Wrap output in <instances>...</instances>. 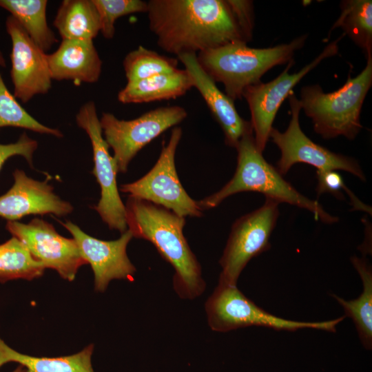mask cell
<instances>
[{
	"mask_svg": "<svg viewBox=\"0 0 372 372\" xmlns=\"http://www.w3.org/2000/svg\"><path fill=\"white\" fill-rule=\"evenodd\" d=\"M147 14L158 46L176 56L247 43L227 0H150Z\"/></svg>",
	"mask_w": 372,
	"mask_h": 372,
	"instance_id": "1",
	"label": "cell"
},
{
	"mask_svg": "<svg viewBox=\"0 0 372 372\" xmlns=\"http://www.w3.org/2000/svg\"><path fill=\"white\" fill-rule=\"evenodd\" d=\"M125 206L127 229L133 237L153 244L174 269L173 286L183 299L200 296L206 287L202 269L183 234L185 218L147 200L128 197Z\"/></svg>",
	"mask_w": 372,
	"mask_h": 372,
	"instance_id": "2",
	"label": "cell"
},
{
	"mask_svg": "<svg viewBox=\"0 0 372 372\" xmlns=\"http://www.w3.org/2000/svg\"><path fill=\"white\" fill-rule=\"evenodd\" d=\"M237 165L231 180L220 190L197 201L202 211L216 207L227 197L244 192L261 193L279 203H285L311 212L316 220L331 224L338 218L327 212L316 200L300 193L276 167L263 157L256 144L253 130L245 134L236 147Z\"/></svg>",
	"mask_w": 372,
	"mask_h": 372,
	"instance_id": "3",
	"label": "cell"
},
{
	"mask_svg": "<svg viewBox=\"0 0 372 372\" xmlns=\"http://www.w3.org/2000/svg\"><path fill=\"white\" fill-rule=\"evenodd\" d=\"M307 38L302 35L289 43L266 48H251L242 41H234L196 54L197 60L208 76L223 84L225 93L233 101L241 99L244 90L257 84L274 66L293 61L296 50Z\"/></svg>",
	"mask_w": 372,
	"mask_h": 372,
	"instance_id": "4",
	"label": "cell"
},
{
	"mask_svg": "<svg viewBox=\"0 0 372 372\" xmlns=\"http://www.w3.org/2000/svg\"><path fill=\"white\" fill-rule=\"evenodd\" d=\"M366 60L359 74L351 78L349 74L345 83L333 92H324L319 85L302 87L301 107L323 138L343 136L353 140L362 128L360 112L372 85V54Z\"/></svg>",
	"mask_w": 372,
	"mask_h": 372,
	"instance_id": "5",
	"label": "cell"
},
{
	"mask_svg": "<svg viewBox=\"0 0 372 372\" xmlns=\"http://www.w3.org/2000/svg\"><path fill=\"white\" fill-rule=\"evenodd\" d=\"M207 322L212 331L227 332L251 326L264 327L277 331H295L315 329L335 332L337 325L345 316L322 322L287 320L274 316L258 307L246 297L236 285L222 282L215 288L205 305Z\"/></svg>",
	"mask_w": 372,
	"mask_h": 372,
	"instance_id": "6",
	"label": "cell"
},
{
	"mask_svg": "<svg viewBox=\"0 0 372 372\" xmlns=\"http://www.w3.org/2000/svg\"><path fill=\"white\" fill-rule=\"evenodd\" d=\"M187 116L186 110L179 105L159 107L131 120L103 113L100 118L103 135L114 152L118 172L126 173L130 163L140 150Z\"/></svg>",
	"mask_w": 372,
	"mask_h": 372,
	"instance_id": "7",
	"label": "cell"
},
{
	"mask_svg": "<svg viewBox=\"0 0 372 372\" xmlns=\"http://www.w3.org/2000/svg\"><path fill=\"white\" fill-rule=\"evenodd\" d=\"M182 134L181 127H173L153 167L137 180L121 185L120 191L128 197L149 201L180 216L201 217L203 211L183 188L176 169L175 154Z\"/></svg>",
	"mask_w": 372,
	"mask_h": 372,
	"instance_id": "8",
	"label": "cell"
},
{
	"mask_svg": "<svg viewBox=\"0 0 372 372\" xmlns=\"http://www.w3.org/2000/svg\"><path fill=\"white\" fill-rule=\"evenodd\" d=\"M279 203L265 198L256 210L238 218L219 260L222 268L218 282L236 285L238 278L253 258L271 248L269 239L280 215Z\"/></svg>",
	"mask_w": 372,
	"mask_h": 372,
	"instance_id": "9",
	"label": "cell"
},
{
	"mask_svg": "<svg viewBox=\"0 0 372 372\" xmlns=\"http://www.w3.org/2000/svg\"><path fill=\"white\" fill-rule=\"evenodd\" d=\"M288 99L291 115L288 127L283 132L272 127L269 134V138L280 150L276 163L278 171L284 176L295 164L306 163L317 171L342 170L364 181V174L355 158L330 151L314 143L302 132L299 123L302 109L300 100L293 92Z\"/></svg>",
	"mask_w": 372,
	"mask_h": 372,
	"instance_id": "10",
	"label": "cell"
},
{
	"mask_svg": "<svg viewBox=\"0 0 372 372\" xmlns=\"http://www.w3.org/2000/svg\"><path fill=\"white\" fill-rule=\"evenodd\" d=\"M76 121L88 135L93 151L94 168L92 174L101 188V198L95 209L110 229L121 234L127 230L125 206L117 186L116 163L109 152L93 101L84 103L76 115Z\"/></svg>",
	"mask_w": 372,
	"mask_h": 372,
	"instance_id": "11",
	"label": "cell"
},
{
	"mask_svg": "<svg viewBox=\"0 0 372 372\" xmlns=\"http://www.w3.org/2000/svg\"><path fill=\"white\" fill-rule=\"evenodd\" d=\"M344 35L343 34L329 43L315 59L298 72L289 73V68L294 63V61H291L273 80L265 83L260 82L247 87L244 90L242 97L246 99L249 105L254 136L257 147L261 152L265 150L269 139L273 121L282 102L307 73L324 59L338 53V43Z\"/></svg>",
	"mask_w": 372,
	"mask_h": 372,
	"instance_id": "12",
	"label": "cell"
},
{
	"mask_svg": "<svg viewBox=\"0 0 372 372\" xmlns=\"http://www.w3.org/2000/svg\"><path fill=\"white\" fill-rule=\"evenodd\" d=\"M6 228L45 269L55 270L66 280L73 281L79 269L87 265L75 240L62 236L43 219L36 218L26 224L8 221Z\"/></svg>",
	"mask_w": 372,
	"mask_h": 372,
	"instance_id": "13",
	"label": "cell"
},
{
	"mask_svg": "<svg viewBox=\"0 0 372 372\" xmlns=\"http://www.w3.org/2000/svg\"><path fill=\"white\" fill-rule=\"evenodd\" d=\"M6 28L12 41L10 75L14 96L25 103L35 95L48 93L51 88L52 79L47 54L12 16L7 17Z\"/></svg>",
	"mask_w": 372,
	"mask_h": 372,
	"instance_id": "14",
	"label": "cell"
},
{
	"mask_svg": "<svg viewBox=\"0 0 372 372\" xmlns=\"http://www.w3.org/2000/svg\"><path fill=\"white\" fill-rule=\"evenodd\" d=\"M58 221L71 234L82 257L90 265L96 291L104 292L114 279L133 281L136 269L127 254V245L133 238L128 229L116 240H103L87 234L71 221Z\"/></svg>",
	"mask_w": 372,
	"mask_h": 372,
	"instance_id": "15",
	"label": "cell"
},
{
	"mask_svg": "<svg viewBox=\"0 0 372 372\" xmlns=\"http://www.w3.org/2000/svg\"><path fill=\"white\" fill-rule=\"evenodd\" d=\"M13 178L12 187L0 196V217L17 221L28 215L64 216L72 212L73 206L54 194L48 179L34 180L19 169L13 172Z\"/></svg>",
	"mask_w": 372,
	"mask_h": 372,
	"instance_id": "16",
	"label": "cell"
},
{
	"mask_svg": "<svg viewBox=\"0 0 372 372\" xmlns=\"http://www.w3.org/2000/svg\"><path fill=\"white\" fill-rule=\"evenodd\" d=\"M189 74L193 87L200 94L214 119L223 130L225 144L236 148L240 139L253 130L250 121L238 114L234 101L222 92L200 65L196 54H182L176 56Z\"/></svg>",
	"mask_w": 372,
	"mask_h": 372,
	"instance_id": "17",
	"label": "cell"
},
{
	"mask_svg": "<svg viewBox=\"0 0 372 372\" xmlns=\"http://www.w3.org/2000/svg\"><path fill=\"white\" fill-rule=\"evenodd\" d=\"M47 59L52 80L92 83L101 74L102 61L93 41L62 40Z\"/></svg>",
	"mask_w": 372,
	"mask_h": 372,
	"instance_id": "18",
	"label": "cell"
},
{
	"mask_svg": "<svg viewBox=\"0 0 372 372\" xmlns=\"http://www.w3.org/2000/svg\"><path fill=\"white\" fill-rule=\"evenodd\" d=\"M192 87L193 83L184 69L158 74L147 79L127 82L118 92L122 103H144L182 96Z\"/></svg>",
	"mask_w": 372,
	"mask_h": 372,
	"instance_id": "19",
	"label": "cell"
},
{
	"mask_svg": "<svg viewBox=\"0 0 372 372\" xmlns=\"http://www.w3.org/2000/svg\"><path fill=\"white\" fill-rule=\"evenodd\" d=\"M62 40L93 41L100 32L98 11L92 0H64L54 21Z\"/></svg>",
	"mask_w": 372,
	"mask_h": 372,
	"instance_id": "20",
	"label": "cell"
},
{
	"mask_svg": "<svg viewBox=\"0 0 372 372\" xmlns=\"http://www.w3.org/2000/svg\"><path fill=\"white\" fill-rule=\"evenodd\" d=\"M92 344L70 355L47 358L22 354L8 346L0 338V367L8 362H17L23 372H94L91 362Z\"/></svg>",
	"mask_w": 372,
	"mask_h": 372,
	"instance_id": "21",
	"label": "cell"
},
{
	"mask_svg": "<svg viewBox=\"0 0 372 372\" xmlns=\"http://www.w3.org/2000/svg\"><path fill=\"white\" fill-rule=\"evenodd\" d=\"M47 5L46 0H0V7L11 14L45 52L58 41L47 22Z\"/></svg>",
	"mask_w": 372,
	"mask_h": 372,
	"instance_id": "22",
	"label": "cell"
},
{
	"mask_svg": "<svg viewBox=\"0 0 372 372\" xmlns=\"http://www.w3.org/2000/svg\"><path fill=\"white\" fill-rule=\"evenodd\" d=\"M351 261L362 279V293L356 299L348 301L335 294L331 296L344 308L345 316L353 320L360 341L369 349L372 346V270L364 258L353 256Z\"/></svg>",
	"mask_w": 372,
	"mask_h": 372,
	"instance_id": "23",
	"label": "cell"
},
{
	"mask_svg": "<svg viewBox=\"0 0 372 372\" xmlns=\"http://www.w3.org/2000/svg\"><path fill=\"white\" fill-rule=\"evenodd\" d=\"M339 18L330 30L341 28L364 52L366 57L372 54V1L346 0L340 3Z\"/></svg>",
	"mask_w": 372,
	"mask_h": 372,
	"instance_id": "24",
	"label": "cell"
},
{
	"mask_svg": "<svg viewBox=\"0 0 372 372\" xmlns=\"http://www.w3.org/2000/svg\"><path fill=\"white\" fill-rule=\"evenodd\" d=\"M45 269L44 265L16 237L0 244L1 282L17 279L32 280L42 276Z\"/></svg>",
	"mask_w": 372,
	"mask_h": 372,
	"instance_id": "25",
	"label": "cell"
},
{
	"mask_svg": "<svg viewBox=\"0 0 372 372\" xmlns=\"http://www.w3.org/2000/svg\"><path fill=\"white\" fill-rule=\"evenodd\" d=\"M177 58L169 57L142 45L130 52L123 65L127 82L147 79L178 69Z\"/></svg>",
	"mask_w": 372,
	"mask_h": 372,
	"instance_id": "26",
	"label": "cell"
},
{
	"mask_svg": "<svg viewBox=\"0 0 372 372\" xmlns=\"http://www.w3.org/2000/svg\"><path fill=\"white\" fill-rule=\"evenodd\" d=\"M15 127L40 134L62 137L61 132L44 125L32 117L7 88L0 72V128Z\"/></svg>",
	"mask_w": 372,
	"mask_h": 372,
	"instance_id": "27",
	"label": "cell"
},
{
	"mask_svg": "<svg viewBox=\"0 0 372 372\" xmlns=\"http://www.w3.org/2000/svg\"><path fill=\"white\" fill-rule=\"evenodd\" d=\"M98 11L102 35L107 39L115 34V22L123 16L147 12V2L141 0H92Z\"/></svg>",
	"mask_w": 372,
	"mask_h": 372,
	"instance_id": "28",
	"label": "cell"
},
{
	"mask_svg": "<svg viewBox=\"0 0 372 372\" xmlns=\"http://www.w3.org/2000/svg\"><path fill=\"white\" fill-rule=\"evenodd\" d=\"M316 173L318 179L316 192L318 196L324 193H329L338 199L344 200V196L342 193V190H344L350 198L353 210H362L371 214V208L360 200L345 185L342 177L336 171H316Z\"/></svg>",
	"mask_w": 372,
	"mask_h": 372,
	"instance_id": "29",
	"label": "cell"
},
{
	"mask_svg": "<svg viewBox=\"0 0 372 372\" xmlns=\"http://www.w3.org/2000/svg\"><path fill=\"white\" fill-rule=\"evenodd\" d=\"M37 147V141L29 137L25 132L14 143H0V170L5 162L14 156H21L32 167L33 154Z\"/></svg>",
	"mask_w": 372,
	"mask_h": 372,
	"instance_id": "30",
	"label": "cell"
},
{
	"mask_svg": "<svg viewBox=\"0 0 372 372\" xmlns=\"http://www.w3.org/2000/svg\"><path fill=\"white\" fill-rule=\"evenodd\" d=\"M234 14L245 41L253 36L254 27V3L247 0H227Z\"/></svg>",
	"mask_w": 372,
	"mask_h": 372,
	"instance_id": "31",
	"label": "cell"
},
{
	"mask_svg": "<svg viewBox=\"0 0 372 372\" xmlns=\"http://www.w3.org/2000/svg\"><path fill=\"white\" fill-rule=\"evenodd\" d=\"M6 65V59L3 55L2 52L0 50V68H5Z\"/></svg>",
	"mask_w": 372,
	"mask_h": 372,
	"instance_id": "32",
	"label": "cell"
},
{
	"mask_svg": "<svg viewBox=\"0 0 372 372\" xmlns=\"http://www.w3.org/2000/svg\"><path fill=\"white\" fill-rule=\"evenodd\" d=\"M24 371V368L23 367V366L21 365H19L14 371L12 372H23Z\"/></svg>",
	"mask_w": 372,
	"mask_h": 372,
	"instance_id": "33",
	"label": "cell"
}]
</instances>
